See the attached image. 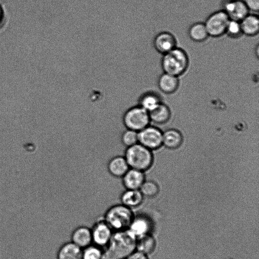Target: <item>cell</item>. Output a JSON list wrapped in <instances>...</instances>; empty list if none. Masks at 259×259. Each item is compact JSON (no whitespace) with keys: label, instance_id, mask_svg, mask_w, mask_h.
I'll use <instances>...</instances> for the list:
<instances>
[{"label":"cell","instance_id":"cell-20","mask_svg":"<svg viewBox=\"0 0 259 259\" xmlns=\"http://www.w3.org/2000/svg\"><path fill=\"white\" fill-rule=\"evenodd\" d=\"M183 141V137L180 132L176 130L170 129L162 133V144L169 149H176Z\"/></svg>","mask_w":259,"mask_h":259},{"label":"cell","instance_id":"cell-8","mask_svg":"<svg viewBox=\"0 0 259 259\" xmlns=\"http://www.w3.org/2000/svg\"><path fill=\"white\" fill-rule=\"evenodd\" d=\"M162 133L157 128L147 126L138 132V143L150 150L162 145Z\"/></svg>","mask_w":259,"mask_h":259},{"label":"cell","instance_id":"cell-11","mask_svg":"<svg viewBox=\"0 0 259 259\" xmlns=\"http://www.w3.org/2000/svg\"><path fill=\"white\" fill-rule=\"evenodd\" d=\"M70 239L71 242L81 249L92 244L91 228L85 226L76 227L72 232Z\"/></svg>","mask_w":259,"mask_h":259},{"label":"cell","instance_id":"cell-4","mask_svg":"<svg viewBox=\"0 0 259 259\" xmlns=\"http://www.w3.org/2000/svg\"><path fill=\"white\" fill-rule=\"evenodd\" d=\"M124 157L130 168L143 171L149 168L153 161L151 150L139 143L126 148Z\"/></svg>","mask_w":259,"mask_h":259},{"label":"cell","instance_id":"cell-13","mask_svg":"<svg viewBox=\"0 0 259 259\" xmlns=\"http://www.w3.org/2000/svg\"><path fill=\"white\" fill-rule=\"evenodd\" d=\"M179 77L163 72L157 81L159 89L163 93L170 94L175 93L179 87Z\"/></svg>","mask_w":259,"mask_h":259},{"label":"cell","instance_id":"cell-24","mask_svg":"<svg viewBox=\"0 0 259 259\" xmlns=\"http://www.w3.org/2000/svg\"><path fill=\"white\" fill-rule=\"evenodd\" d=\"M103 248L92 244L82 249V259H102Z\"/></svg>","mask_w":259,"mask_h":259},{"label":"cell","instance_id":"cell-2","mask_svg":"<svg viewBox=\"0 0 259 259\" xmlns=\"http://www.w3.org/2000/svg\"><path fill=\"white\" fill-rule=\"evenodd\" d=\"M189 64L187 53L178 47L162 55L161 60V66L163 72L178 77L185 73Z\"/></svg>","mask_w":259,"mask_h":259},{"label":"cell","instance_id":"cell-16","mask_svg":"<svg viewBox=\"0 0 259 259\" xmlns=\"http://www.w3.org/2000/svg\"><path fill=\"white\" fill-rule=\"evenodd\" d=\"M107 168L113 177L122 178L130 167L124 156H116L109 160Z\"/></svg>","mask_w":259,"mask_h":259},{"label":"cell","instance_id":"cell-5","mask_svg":"<svg viewBox=\"0 0 259 259\" xmlns=\"http://www.w3.org/2000/svg\"><path fill=\"white\" fill-rule=\"evenodd\" d=\"M150 121L148 112L139 105L129 108L123 117L126 128L137 132L148 126Z\"/></svg>","mask_w":259,"mask_h":259},{"label":"cell","instance_id":"cell-28","mask_svg":"<svg viewBox=\"0 0 259 259\" xmlns=\"http://www.w3.org/2000/svg\"><path fill=\"white\" fill-rule=\"evenodd\" d=\"M249 12L255 13L259 10V0H243Z\"/></svg>","mask_w":259,"mask_h":259},{"label":"cell","instance_id":"cell-17","mask_svg":"<svg viewBox=\"0 0 259 259\" xmlns=\"http://www.w3.org/2000/svg\"><path fill=\"white\" fill-rule=\"evenodd\" d=\"M149 228L148 221L144 217L135 214L127 230L136 239L148 234Z\"/></svg>","mask_w":259,"mask_h":259},{"label":"cell","instance_id":"cell-23","mask_svg":"<svg viewBox=\"0 0 259 259\" xmlns=\"http://www.w3.org/2000/svg\"><path fill=\"white\" fill-rule=\"evenodd\" d=\"M161 102L158 94L153 92H148L141 96L139 105L149 112Z\"/></svg>","mask_w":259,"mask_h":259},{"label":"cell","instance_id":"cell-7","mask_svg":"<svg viewBox=\"0 0 259 259\" xmlns=\"http://www.w3.org/2000/svg\"><path fill=\"white\" fill-rule=\"evenodd\" d=\"M90 228L93 244L104 248L112 238V229L103 218L98 219Z\"/></svg>","mask_w":259,"mask_h":259},{"label":"cell","instance_id":"cell-19","mask_svg":"<svg viewBox=\"0 0 259 259\" xmlns=\"http://www.w3.org/2000/svg\"><path fill=\"white\" fill-rule=\"evenodd\" d=\"M148 113L150 120L159 124L166 122L170 115L168 107L161 102Z\"/></svg>","mask_w":259,"mask_h":259},{"label":"cell","instance_id":"cell-3","mask_svg":"<svg viewBox=\"0 0 259 259\" xmlns=\"http://www.w3.org/2000/svg\"><path fill=\"white\" fill-rule=\"evenodd\" d=\"M134 215L132 209L120 203L107 209L103 218L113 232H117L127 230Z\"/></svg>","mask_w":259,"mask_h":259},{"label":"cell","instance_id":"cell-14","mask_svg":"<svg viewBox=\"0 0 259 259\" xmlns=\"http://www.w3.org/2000/svg\"><path fill=\"white\" fill-rule=\"evenodd\" d=\"M56 259H82V249L71 241L65 242L58 249Z\"/></svg>","mask_w":259,"mask_h":259},{"label":"cell","instance_id":"cell-10","mask_svg":"<svg viewBox=\"0 0 259 259\" xmlns=\"http://www.w3.org/2000/svg\"><path fill=\"white\" fill-rule=\"evenodd\" d=\"M153 47L161 55L165 54L177 47L175 35L168 31H161L154 38Z\"/></svg>","mask_w":259,"mask_h":259},{"label":"cell","instance_id":"cell-6","mask_svg":"<svg viewBox=\"0 0 259 259\" xmlns=\"http://www.w3.org/2000/svg\"><path fill=\"white\" fill-rule=\"evenodd\" d=\"M230 19L222 10L210 14L204 22L209 36L220 37L225 34Z\"/></svg>","mask_w":259,"mask_h":259},{"label":"cell","instance_id":"cell-15","mask_svg":"<svg viewBox=\"0 0 259 259\" xmlns=\"http://www.w3.org/2000/svg\"><path fill=\"white\" fill-rule=\"evenodd\" d=\"M243 34L248 36L257 35L259 32V18L257 15L250 13L240 21Z\"/></svg>","mask_w":259,"mask_h":259},{"label":"cell","instance_id":"cell-31","mask_svg":"<svg viewBox=\"0 0 259 259\" xmlns=\"http://www.w3.org/2000/svg\"><path fill=\"white\" fill-rule=\"evenodd\" d=\"M259 47H258V45H257V46L256 47L255 49V55L257 56V57L258 58V51H259Z\"/></svg>","mask_w":259,"mask_h":259},{"label":"cell","instance_id":"cell-25","mask_svg":"<svg viewBox=\"0 0 259 259\" xmlns=\"http://www.w3.org/2000/svg\"><path fill=\"white\" fill-rule=\"evenodd\" d=\"M225 34L232 38H238L243 34L239 21L230 19L226 29Z\"/></svg>","mask_w":259,"mask_h":259},{"label":"cell","instance_id":"cell-9","mask_svg":"<svg viewBox=\"0 0 259 259\" xmlns=\"http://www.w3.org/2000/svg\"><path fill=\"white\" fill-rule=\"evenodd\" d=\"M222 10L230 19L239 22L250 13L243 0H223Z\"/></svg>","mask_w":259,"mask_h":259},{"label":"cell","instance_id":"cell-18","mask_svg":"<svg viewBox=\"0 0 259 259\" xmlns=\"http://www.w3.org/2000/svg\"><path fill=\"white\" fill-rule=\"evenodd\" d=\"M143 197L139 189H125L121 194L120 203L133 209L141 204Z\"/></svg>","mask_w":259,"mask_h":259},{"label":"cell","instance_id":"cell-22","mask_svg":"<svg viewBox=\"0 0 259 259\" xmlns=\"http://www.w3.org/2000/svg\"><path fill=\"white\" fill-rule=\"evenodd\" d=\"M188 35L195 42H202L209 36L204 23L198 22L192 24L188 29Z\"/></svg>","mask_w":259,"mask_h":259},{"label":"cell","instance_id":"cell-27","mask_svg":"<svg viewBox=\"0 0 259 259\" xmlns=\"http://www.w3.org/2000/svg\"><path fill=\"white\" fill-rule=\"evenodd\" d=\"M122 143L126 147H129L138 143V132L127 129L122 134Z\"/></svg>","mask_w":259,"mask_h":259},{"label":"cell","instance_id":"cell-29","mask_svg":"<svg viewBox=\"0 0 259 259\" xmlns=\"http://www.w3.org/2000/svg\"><path fill=\"white\" fill-rule=\"evenodd\" d=\"M125 259H148L147 255L135 250Z\"/></svg>","mask_w":259,"mask_h":259},{"label":"cell","instance_id":"cell-30","mask_svg":"<svg viewBox=\"0 0 259 259\" xmlns=\"http://www.w3.org/2000/svg\"><path fill=\"white\" fill-rule=\"evenodd\" d=\"M5 20V12L3 6L0 4V30L4 25Z\"/></svg>","mask_w":259,"mask_h":259},{"label":"cell","instance_id":"cell-21","mask_svg":"<svg viewBox=\"0 0 259 259\" xmlns=\"http://www.w3.org/2000/svg\"><path fill=\"white\" fill-rule=\"evenodd\" d=\"M155 241L149 234L141 236L136 240V250L146 255L152 253L155 247Z\"/></svg>","mask_w":259,"mask_h":259},{"label":"cell","instance_id":"cell-1","mask_svg":"<svg viewBox=\"0 0 259 259\" xmlns=\"http://www.w3.org/2000/svg\"><path fill=\"white\" fill-rule=\"evenodd\" d=\"M136 238L127 230L114 232L102 259H125L136 250Z\"/></svg>","mask_w":259,"mask_h":259},{"label":"cell","instance_id":"cell-26","mask_svg":"<svg viewBox=\"0 0 259 259\" xmlns=\"http://www.w3.org/2000/svg\"><path fill=\"white\" fill-rule=\"evenodd\" d=\"M143 196L151 197L155 196L159 190L156 183L152 181H145L139 189Z\"/></svg>","mask_w":259,"mask_h":259},{"label":"cell","instance_id":"cell-12","mask_svg":"<svg viewBox=\"0 0 259 259\" xmlns=\"http://www.w3.org/2000/svg\"><path fill=\"white\" fill-rule=\"evenodd\" d=\"M122 179L125 189L138 190L145 181V176L143 171L130 168Z\"/></svg>","mask_w":259,"mask_h":259}]
</instances>
